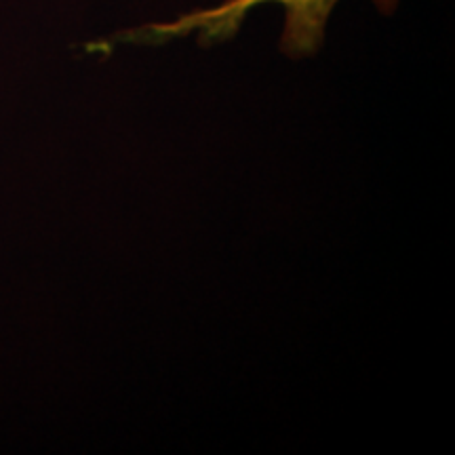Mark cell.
Returning <instances> with one entry per match:
<instances>
[{"label":"cell","mask_w":455,"mask_h":455,"mask_svg":"<svg viewBox=\"0 0 455 455\" xmlns=\"http://www.w3.org/2000/svg\"><path fill=\"white\" fill-rule=\"evenodd\" d=\"M339 0H226L213 9H201L178 17L167 24H152L133 30L129 36L138 41H169V38L196 34L203 44H213L232 38L243 26L244 17L261 4H281L284 9V26L281 34V51L291 60L315 55L325 43L329 17ZM382 13H392L398 0H373Z\"/></svg>","instance_id":"1"}]
</instances>
